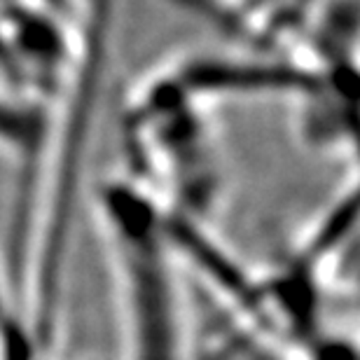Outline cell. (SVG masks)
Here are the masks:
<instances>
[{
	"mask_svg": "<svg viewBox=\"0 0 360 360\" xmlns=\"http://www.w3.org/2000/svg\"><path fill=\"white\" fill-rule=\"evenodd\" d=\"M192 91L211 94H260V91H314L321 87V75L285 63L260 61H199L183 75Z\"/></svg>",
	"mask_w": 360,
	"mask_h": 360,
	"instance_id": "7a4b0ae2",
	"label": "cell"
},
{
	"mask_svg": "<svg viewBox=\"0 0 360 360\" xmlns=\"http://www.w3.org/2000/svg\"><path fill=\"white\" fill-rule=\"evenodd\" d=\"M21 326H26L24 321L14 314L12 309V302H10V290H7V283H5V276L0 274V337L12 333Z\"/></svg>",
	"mask_w": 360,
	"mask_h": 360,
	"instance_id": "277c9868",
	"label": "cell"
},
{
	"mask_svg": "<svg viewBox=\"0 0 360 360\" xmlns=\"http://www.w3.org/2000/svg\"><path fill=\"white\" fill-rule=\"evenodd\" d=\"M42 143V117L38 110L0 98V148L28 155Z\"/></svg>",
	"mask_w": 360,
	"mask_h": 360,
	"instance_id": "3957f363",
	"label": "cell"
},
{
	"mask_svg": "<svg viewBox=\"0 0 360 360\" xmlns=\"http://www.w3.org/2000/svg\"><path fill=\"white\" fill-rule=\"evenodd\" d=\"M122 302L129 360H185L174 234L157 206L124 183L101 194Z\"/></svg>",
	"mask_w": 360,
	"mask_h": 360,
	"instance_id": "6da1fadb",
	"label": "cell"
}]
</instances>
